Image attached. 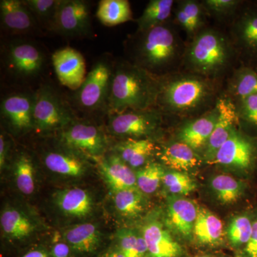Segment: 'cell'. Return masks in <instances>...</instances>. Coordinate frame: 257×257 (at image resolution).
<instances>
[{"instance_id": "6da1fadb", "label": "cell", "mask_w": 257, "mask_h": 257, "mask_svg": "<svg viewBox=\"0 0 257 257\" xmlns=\"http://www.w3.org/2000/svg\"><path fill=\"white\" fill-rule=\"evenodd\" d=\"M223 87L221 83L180 71L160 78L155 107L166 117L194 119L215 107Z\"/></svg>"}, {"instance_id": "7a4b0ae2", "label": "cell", "mask_w": 257, "mask_h": 257, "mask_svg": "<svg viewBox=\"0 0 257 257\" xmlns=\"http://www.w3.org/2000/svg\"><path fill=\"white\" fill-rule=\"evenodd\" d=\"M173 20L136 31L126 42L128 61L154 77L162 78L182 71L187 41Z\"/></svg>"}, {"instance_id": "3957f363", "label": "cell", "mask_w": 257, "mask_h": 257, "mask_svg": "<svg viewBox=\"0 0 257 257\" xmlns=\"http://www.w3.org/2000/svg\"><path fill=\"white\" fill-rule=\"evenodd\" d=\"M239 64L227 32L221 27L209 25L187 42L182 71L224 84Z\"/></svg>"}, {"instance_id": "277c9868", "label": "cell", "mask_w": 257, "mask_h": 257, "mask_svg": "<svg viewBox=\"0 0 257 257\" xmlns=\"http://www.w3.org/2000/svg\"><path fill=\"white\" fill-rule=\"evenodd\" d=\"M160 78L122 60L113 66L107 106L111 114L140 111L156 106Z\"/></svg>"}, {"instance_id": "5b68a950", "label": "cell", "mask_w": 257, "mask_h": 257, "mask_svg": "<svg viewBox=\"0 0 257 257\" xmlns=\"http://www.w3.org/2000/svg\"><path fill=\"white\" fill-rule=\"evenodd\" d=\"M237 53L239 64H257V1H243L236 15L222 27Z\"/></svg>"}, {"instance_id": "8992f818", "label": "cell", "mask_w": 257, "mask_h": 257, "mask_svg": "<svg viewBox=\"0 0 257 257\" xmlns=\"http://www.w3.org/2000/svg\"><path fill=\"white\" fill-rule=\"evenodd\" d=\"M166 116L157 107L111 114L109 128L115 136L125 139H151L160 130Z\"/></svg>"}, {"instance_id": "52a82bcc", "label": "cell", "mask_w": 257, "mask_h": 257, "mask_svg": "<svg viewBox=\"0 0 257 257\" xmlns=\"http://www.w3.org/2000/svg\"><path fill=\"white\" fill-rule=\"evenodd\" d=\"M256 162V139L237 126L209 163L248 172L255 167Z\"/></svg>"}, {"instance_id": "ba28073f", "label": "cell", "mask_w": 257, "mask_h": 257, "mask_svg": "<svg viewBox=\"0 0 257 257\" xmlns=\"http://www.w3.org/2000/svg\"><path fill=\"white\" fill-rule=\"evenodd\" d=\"M73 121L72 111L57 93L43 86L35 94L34 122L42 132L65 128Z\"/></svg>"}, {"instance_id": "9c48e42d", "label": "cell", "mask_w": 257, "mask_h": 257, "mask_svg": "<svg viewBox=\"0 0 257 257\" xmlns=\"http://www.w3.org/2000/svg\"><path fill=\"white\" fill-rule=\"evenodd\" d=\"M113 66L107 60H99L76 93V101L84 110L94 111L107 104Z\"/></svg>"}, {"instance_id": "30bf717a", "label": "cell", "mask_w": 257, "mask_h": 257, "mask_svg": "<svg viewBox=\"0 0 257 257\" xmlns=\"http://www.w3.org/2000/svg\"><path fill=\"white\" fill-rule=\"evenodd\" d=\"M91 10L83 0H60L52 31L65 37H84L91 32Z\"/></svg>"}, {"instance_id": "8fae6325", "label": "cell", "mask_w": 257, "mask_h": 257, "mask_svg": "<svg viewBox=\"0 0 257 257\" xmlns=\"http://www.w3.org/2000/svg\"><path fill=\"white\" fill-rule=\"evenodd\" d=\"M64 146L94 159L102 156L106 142L102 132L95 125L73 122L65 127L61 135Z\"/></svg>"}, {"instance_id": "7c38bea8", "label": "cell", "mask_w": 257, "mask_h": 257, "mask_svg": "<svg viewBox=\"0 0 257 257\" xmlns=\"http://www.w3.org/2000/svg\"><path fill=\"white\" fill-rule=\"evenodd\" d=\"M45 56L36 45L30 42L15 41L8 47L5 55L7 68L15 77L29 78L41 72Z\"/></svg>"}, {"instance_id": "4fadbf2b", "label": "cell", "mask_w": 257, "mask_h": 257, "mask_svg": "<svg viewBox=\"0 0 257 257\" xmlns=\"http://www.w3.org/2000/svg\"><path fill=\"white\" fill-rule=\"evenodd\" d=\"M219 114L217 103L215 107L202 116L182 121V124L176 134V140L188 145L199 155L201 151L204 154Z\"/></svg>"}, {"instance_id": "5bb4252c", "label": "cell", "mask_w": 257, "mask_h": 257, "mask_svg": "<svg viewBox=\"0 0 257 257\" xmlns=\"http://www.w3.org/2000/svg\"><path fill=\"white\" fill-rule=\"evenodd\" d=\"M52 62L57 78L62 85L77 90L86 77V62L79 51L66 47L55 51Z\"/></svg>"}, {"instance_id": "9a60e30c", "label": "cell", "mask_w": 257, "mask_h": 257, "mask_svg": "<svg viewBox=\"0 0 257 257\" xmlns=\"http://www.w3.org/2000/svg\"><path fill=\"white\" fill-rule=\"evenodd\" d=\"M34 104L35 94H10L2 100V116L15 131H28L35 127Z\"/></svg>"}, {"instance_id": "2e32d148", "label": "cell", "mask_w": 257, "mask_h": 257, "mask_svg": "<svg viewBox=\"0 0 257 257\" xmlns=\"http://www.w3.org/2000/svg\"><path fill=\"white\" fill-rule=\"evenodd\" d=\"M217 103L219 117L202 156L207 163L212 161L218 150L228 140L235 128L239 126L234 102L222 92Z\"/></svg>"}, {"instance_id": "e0dca14e", "label": "cell", "mask_w": 257, "mask_h": 257, "mask_svg": "<svg viewBox=\"0 0 257 257\" xmlns=\"http://www.w3.org/2000/svg\"><path fill=\"white\" fill-rule=\"evenodd\" d=\"M207 13L201 1L177 0L174 8L172 20L183 31L190 41L199 32L209 26Z\"/></svg>"}, {"instance_id": "ac0fdd59", "label": "cell", "mask_w": 257, "mask_h": 257, "mask_svg": "<svg viewBox=\"0 0 257 257\" xmlns=\"http://www.w3.org/2000/svg\"><path fill=\"white\" fill-rule=\"evenodd\" d=\"M0 17L3 28L13 35H28L38 26L27 5L20 0H1Z\"/></svg>"}, {"instance_id": "d6986e66", "label": "cell", "mask_w": 257, "mask_h": 257, "mask_svg": "<svg viewBox=\"0 0 257 257\" xmlns=\"http://www.w3.org/2000/svg\"><path fill=\"white\" fill-rule=\"evenodd\" d=\"M98 168L113 192L138 189L136 173L116 154L95 158Z\"/></svg>"}, {"instance_id": "ffe728a7", "label": "cell", "mask_w": 257, "mask_h": 257, "mask_svg": "<svg viewBox=\"0 0 257 257\" xmlns=\"http://www.w3.org/2000/svg\"><path fill=\"white\" fill-rule=\"evenodd\" d=\"M63 238L72 253L81 257L95 254L101 244L100 232L95 225L84 223L76 225L64 231Z\"/></svg>"}, {"instance_id": "44dd1931", "label": "cell", "mask_w": 257, "mask_h": 257, "mask_svg": "<svg viewBox=\"0 0 257 257\" xmlns=\"http://www.w3.org/2000/svg\"><path fill=\"white\" fill-rule=\"evenodd\" d=\"M143 236L146 241L148 257H182V246L157 221L145 225Z\"/></svg>"}, {"instance_id": "7402d4cb", "label": "cell", "mask_w": 257, "mask_h": 257, "mask_svg": "<svg viewBox=\"0 0 257 257\" xmlns=\"http://www.w3.org/2000/svg\"><path fill=\"white\" fill-rule=\"evenodd\" d=\"M161 162L171 170L184 172L192 170L202 162V157L180 142L167 144L157 153Z\"/></svg>"}, {"instance_id": "603a6c76", "label": "cell", "mask_w": 257, "mask_h": 257, "mask_svg": "<svg viewBox=\"0 0 257 257\" xmlns=\"http://www.w3.org/2000/svg\"><path fill=\"white\" fill-rule=\"evenodd\" d=\"M114 151L128 167L138 169L150 162L157 146L152 139H126L115 146Z\"/></svg>"}, {"instance_id": "cb8c5ba5", "label": "cell", "mask_w": 257, "mask_h": 257, "mask_svg": "<svg viewBox=\"0 0 257 257\" xmlns=\"http://www.w3.org/2000/svg\"><path fill=\"white\" fill-rule=\"evenodd\" d=\"M223 93L232 101L257 94V72L239 64L225 80Z\"/></svg>"}, {"instance_id": "d4e9b609", "label": "cell", "mask_w": 257, "mask_h": 257, "mask_svg": "<svg viewBox=\"0 0 257 257\" xmlns=\"http://www.w3.org/2000/svg\"><path fill=\"white\" fill-rule=\"evenodd\" d=\"M199 208L188 199H174L168 207V221L171 226L184 237L193 234Z\"/></svg>"}, {"instance_id": "484cf974", "label": "cell", "mask_w": 257, "mask_h": 257, "mask_svg": "<svg viewBox=\"0 0 257 257\" xmlns=\"http://www.w3.org/2000/svg\"><path fill=\"white\" fill-rule=\"evenodd\" d=\"M193 235L202 245L215 246L224 236V225L220 219L207 209L199 208Z\"/></svg>"}, {"instance_id": "4316f807", "label": "cell", "mask_w": 257, "mask_h": 257, "mask_svg": "<svg viewBox=\"0 0 257 257\" xmlns=\"http://www.w3.org/2000/svg\"><path fill=\"white\" fill-rule=\"evenodd\" d=\"M55 202L64 214L74 217H84L92 210V197L87 191L80 188L61 191L56 195Z\"/></svg>"}, {"instance_id": "83f0119b", "label": "cell", "mask_w": 257, "mask_h": 257, "mask_svg": "<svg viewBox=\"0 0 257 257\" xmlns=\"http://www.w3.org/2000/svg\"><path fill=\"white\" fill-rule=\"evenodd\" d=\"M176 1L151 0L147 5L143 14L136 19L137 31L143 32L160 26L172 20Z\"/></svg>"}, {"instance_id": "f1b7e54d", "label": "cell", "mask_w": 257, "mask_h": 257, "mask_svg": "<svg viewBox=\"0 0 257 257\" xmlns=\"http://www.w3.org/2000/svg\"><path fill=\"white\" fill-rule=\"evenodd\" d=\"M96 16L106 27H114L133 20L127 0H101L98 5Z\"/></svg>"}, {"instance_id": "f546056e", "label": "cell", "mask_w": 257, "mask_h": 257, "mask_svg": "<svg viewBox=\"0 0 257 257\" xmlns=\"http://www.w3.org/2000/svg\"><path fill=\"white\" fill-rule=\"evenodd\" d=\"M45 165L51 172L69 177H79L86 170L85 163L81 159L63 152H49L45 157Z\"/></svg>"}, {"instance_id": "4dcf8cb0", "label": "cell", "mask_w": 257, "mask_h": 257, "mask_svg": "<svg viewBox=\"0 0 257 257\" xmlns=\"http://www.w3.org/2000/svg\"><path fill=\"white\" fill-rule=\"evenodd\" d=\"M1 226L10 239L22 240L28 237L35 229L30 219L21 211L8 209L2 213Z\"/></svg>"}, {"instance_id": "1f68e13d", "label": "cell", "mask_w": 257, "mask_h": 257, "mask_svg": "<svg viewBox=\"0 0 257 257\" xmlns=\"http://www.w3.org/2000/svg\"><path fill=\"white\" fill-rule=\"evenodd\" d=\"M211 187L218 200L224 204H232L244 192V184L231 176L220 175L211 180Z\"/></svg>"}, {"instance_id": "d6a6232c", "label": "cell", "mask_w": 257, "mask_h": 257, "mask_svg": "<svg viewBox=\"0 0 257 257\" xmlns=\"http://www.w3.org/2000/svg\"><path fill=\"white\" fill-rule=\"evenodd\" d=\"M244 0H202L208 18L219 25H226L236 15Z\"/></svg>"}, {"instance_id": "836d02e7", "label": "cell", "mask_w": 257, "mask_h": 257, "mask_svg": "<svg viewBox=\"0 0 257 257\" xmlns=\"http://www.w3.org/2000/svg\"><path fill=\"white\" fill-rule=\"evenodd\" d=\"M113 199L116 210L125 216L133 217L143 211V197L139 189L116 191Z\"/></svg>"}, {"instance_id": "e575fe53", "label": "cell", "mask_w": 257, "mask_h": 257, "mask_svg": "<svg viewBox=\"0 0 257 257\" xmlns=\"http://www.w3.org/2000/svg\"><path fill=\"white\" fill-rule=\"evenodd\" d=\"M165 171L160 164L149 162L137 172V185L139 190L145 194H152L160 187Z\"/></svg>"}, {"instance_id": "d590c367", "label": "cell", "mask_w": 257, "mask_h": 257, "mask_svg": "<svg viewBox=\"0 0 257 257\" xmlns=\"http://www.w3.org/2000/svg\"><path fill=\"white\" fill-rule=\"evenodd\" d=\"M117 246L125 257H148V250L143 235L122 229L117 234Z\"/></svg>"}, {"instance_id": "8d00e7d4", "label": "cell", "mask_w": 257, "mask_h": 257, "mask_svg": "<svg viewBox=\"0 0 257 257\" xmlns=\"http://www.w3.org/2000/svg\"><path fill=\"white\" fill-rule=\"evenodd\" d=\"M253 219L250 216H235L227 229V238L231 246L235 248L244 247L252 231Z\"/></svg>"}, {"instance_id": "74e56055", "label": "cell", "mask_w": 257, "mask_h": 257, "mask_svg": "<svg viewBox=\"0 0 257 257\" xmlns=\"http://www.w3.org/2000/svg\"><path fill=\"white\" fill-rule=\"evenodd\" d=\"M25 4L36 19L38 25L52 30L60 0H25Z\"/></svg>"}, {"instance_id": "f35d334b", "label": "cell", "mask_w": 257, "mask_h": 257, "mask_svg": "<svg viewBox=\"0 0 257 257\" xmlns=\"http://www.w3.org/2000/svg\"><path fill=\"white\" fill-rule=\"evenodd\" d=\"M15 181L19 190L23 194H31L35 190V172L33 164L27 155L19 157L15 165Z\"/></svg>"}, {"instance_id": "ab89813d", "label": "cell", "mask_w": 257, "mask_h": 257, "mask_svg": "<svg viewBox=\"0 0 257 257\" xmlns=\"http://www.w3.org/2000/svg\"><path fill=\"white\" fill-rule=\"evenodd\" d=\"M239 128L246 126L257 131V94L233 101Z\"/></svg>"}, {"instance_id": "60d3db41", "label": "cell", "mask_w": 257, "mask_h": 257, "mask_svg": "<svg viewBox=\"0 0 257 257\" xmlns=\"http://www.w3.org/2000/svg\"><path fill=\"white\" fill-rule=\"evenodd\" d=\"M163 183L171 193L180 195H187L197 188L195 182L184 172H166L164 176Z\"/></svg>"}, {"instance_id": "b9f144b4", "label": "cell", "mask_w": 257, "mask_h": 257, "mask_svg": "<svg viewBox=\"0 0 257 257\" xmlns=\"http://www.w3.org/2000/svg\"><path fill=\"white\" fill-rule=\"evenodd\" d=\"M241 257H257V216L253 219L251 236L243 248Z\"/></svg>"}, {"instance_id": "7bdbcfd3", "label": "cell", "mask_w": 257, "mask_h": 257, "mask_svg": "<svg viewBox=\"0 0 257 257\" xmlns=\"http://www.w3.org/2000/svg\"><path fill=\"white\" fill-rule=\"evenodd\" d=\"M50 257H71L72 251L68 244L64 242L54 243L50 249Z\"/></svg>"}, {"instance_id": "ee69618b", "label": "cell", "mask_w": 257, "mask_h": 257, "mask_svg": "<svg viewBox=\"0 0 257 257\" xmlns=\"http://www.w3.org/2000/svg\"><path fill=\"white\" fill-rule=\"evenodd\" d=\"M20 257H50V250L44 247H34L27 250Z\"/></svg>"}, {"instance_id": "f6af8a7d", "label": "cell", "mask_w": 257, "mask_h": 257, "mask_svg": "<svg viewBox=\"0 0 257 257\" xmlns=\"http://www.w3.org/2000/svg\"><path fill=\"white\" fill-rule=\"evenodd\" d=\"M7 152H8V145L4 135L2 134L0 136V167L3 168L6 161Z\"/></svg>"}, {"instance_id": "bcb514c9", "label": "cell", "mask_w": 257, "mask_h": 257, "mask_svg": "<svg viewBox=\"0 0 257 257\" xmlns=\"http://www.w3.org/2000/svg\"><path fill=\"white\" fill-rule=\"evenodd\" d=\"M97 257H125L121 251H119L117 247L111 248L108 249L107 251H104L101 253Z\"/></svg>"}, {"instance_id": "7dc6e473", "label": "cell", "mask_w": 257, "mask_h": 257, "mask_svg": "<svg viewBox=\"0 0 257 257\" xmlns=\"http://www.w3.org/2000/svg\"><path fill=\"white\" fill-rule=\"evenodd\" d=\"M194 257H216V256H211V255L204 254V255H199V256H196Z\"/></svg>"}, {"instance_id": "c3c4849f", "label": "cell", "mask_w": 257, "mask_h": 257, "mask_svg": "<svg viewBox=\"0 0 257 257\" xmlns=\"http://www.w3.org/2000/svg\"><path fill=\"white\" fill-rule=\"evenodd\" d=\"M253 68L254 69V70L257 72V64L253 66Z\"/></svg>"}]
</instances>
